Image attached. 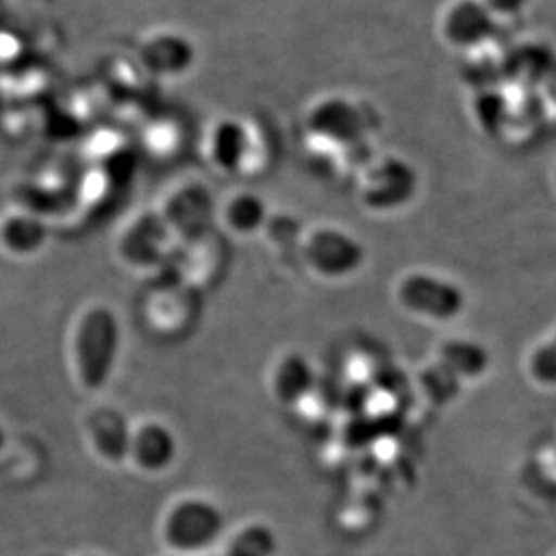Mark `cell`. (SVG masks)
I'll return each mask as SVG.
<instances>
[{
  "label": "cell",
  "instance_id": "obj_1",
  "mask_svg": "<svg viewBox=\"0 0 556 556\" xmlns=\"http://www.w3.org/2000/svg\"><path fill=\"white\" fill-rule=\"evenodd\" d=\"M160 536L168 555L210 556L225 541L226 517L214 501L185 495L163 511Z\"/></svg>",
  "mask_w": 556,
  "mask_h": 556
},
{
  "label": "cell",
  "instance_id": "obj_2",
  "mask_svg": "<svg viewBox=\"0 0 556 556\" xmlns=\"http://www.w3.org/2000/svg\"><path fill=\"white\" fill-rule=\"evenodd\" d=\"M122 351V321L108 305H94L81 315L75 334L78 380L89 391H102L113 376Z\"/></svg>",
  "mask_w": 556,
  "mask_h": 556
},
{
  "label": "cell",
  "instance_id": "obj_3",
  "mask_svg": "<svg viewBox=\"0 0 556 556\" xmlns=\"http://www.w3.org/2000/svg\"><path fill=\"white\" fill-rule=\"evenodd\" d=\"M307 268L324 280H345L364 268L367 252L359 239L334 226H320L302 241Z\"/></svg>",
  "mask_w": 556,
  "mask_h": 556
},
{
  "label": "cell",
  "instance_id": "obj_4",
  "mask_svg": "<svg viewBox=\"0 0 556 556\" xmlns=\"http://www.w3.org/2000/svg\"><path fill=\"white\" fill-rule=\"evenodd\" d=\"M396 299L408 313L441 321L454 320L466 304L457 283L422 271L407 274L397 282Z\"/></svg>",
  "mask_w": 556,
  "mask_h": 556
},
{
  "label": "cell",
  "instance_id": "obj_5",
  "mask_svg": "<svg viewBox=\"0 0 556 556\" xmlns=\"http://www.w3.org/2000/svg\"><path fill=\"white\" fill-rule=\"evenodd\" d=\"M417 192V174L410 163L387 157L370 168L362 188V201L375 212H394L413 201Z\"/></svg>",
  "mask_w": 556,
  "mask_h": 556
},
{
  "label": "cell",
  "instance_id": "obj_6",
  "mask_svg": "<svg viewBox=\"0 0 556 556\" xmlns=\"http://www.w3.org/2000/svg\"><path fill=\"white\" fill-rule=\"evenodd\" d=\"M179 439L166 422L147 421L132 428L129 459L144 473H163L176 465Z\"/></svg>",
  "mask_w": 556,
  "mask_h": 556
},
{
  "label": "cell",
  "instance_id": "obj_7",
  "mask_svg": "<svg viewBox=\"0 0 556 556\" xmlns=\"http://www.w3.org/2000/svg\"><path fill=\"white\" fill-rule=\"evenodd\" d=\"M311 132L338 144H354L365 132L364 116L345 98H326L307 118Z\"/></svg>",
  "mask_w": 556,
  "mask_h": 556
},
{
  "label": "cell",
  "instance_id": "obj_8",
  "mask_svg": "<svg viewBox=\"0 0 556 556\" xmlns=\"http://www.w3.org/2000/svg\"><path fill=\"white\" fill-rule=\"evenodd\" d=\"M315 386V365L299 351L282 354L269 375V391L282 407H296L309 396Z\"/></svg>",
  "mask_w": 556,
  "mask_h": 556
},
{
  "label": "cell",
  "instance_id": "obj_9",
  "mask_svg": "<svg viewBox=\"0 0 556 556\" xmlns=\"http://www.w3.org/2000/svg\"><path fill=\"white\" fill-rule=\"evenodd\" d=\"M444 37L457 48H471L492 31V11L479 0H459L443 22Z\"/></svg>",
  "mask_w": 556,
  "mask_h": 556
},
{
  "label": "cell",
  "instance_id": "obj_10",
  "mask_svg": "<svg viewBox=\"0 0 556 556\" xmlns=\"http://www.w3.org/2000/svg\"><path fill=\"white\" fill-rule=\"evenodd\" d=\"M143 62L152 73L161 76H179L193 64L192 43L179 35H160L143 48Z\"/></svg>",
  "mask_w": 556,
  "mask_h": 556
},
{
  "label": "cell",
  "instance_id": "obj_11",
  "mask_svg": "<svg viewBox=\"0 0 556 556\" xmlns=\"http://www.w3.org/2000/svg\"><path fill=\"white\" fill-rule=\"evenodd\" d=\"M250 152V136L244 125L236 119H225L215 125L210 136V157L214 165L226 174H236L247 163Z\"/></svg>",
  "mask_w": 556,
  "mask_h": 556
},
{
  "label": "cell",
  "instance_id": "obj_12",
  "mask_svg": "<svg viewBox=\"0 0 556 556\" xmlns=\"http://www.w3.org/2000/svg\"><path fill=\"white\" fill-rule=\"evenodd\" d=\"M89 432L102 457L111 463L129 459L132 428L127 425L122 414L114 410H98L89 421Z\"/></svg>",
  "mask_w": 556,
  "mask_h": 556
},
{
  "label": "cell",
  "instance_id": "obj_13",
  "mask_svg": "<svg viewBox=\"0 0 556 556\" xmlns=\"http://www.w3.org/2000/svg\"><path fill=\"white\" fill-rule=\"evenodd\" d=\"M223 217L226 226L241 237L255 236L271 220L268 203L255 192L236 193L226 203Z\"/></svg>",
  "mask_w": 556,
  "mask_h": 556
},
{
  "label": "cell",
  "instance_id": "obj_14",
  "mask_svg": "<svg viewBox=\"0 0 556 556\" xmlns=\"http://www.w3.org/2000/svg\"><path fill=\"white\" fill-rule=\"evenodd\" d=\"M439 365H443L455 380H470L484 375L490 365V354L481 343L471 340H452L439 351Z\"/></svg>",
  "mask_w": 556,
  "mask_h": 556
},
{
  "label": "cell",
  "instance_id": "obj_15",
  "mask_svg": "<svg viewBox=\"0 0 556 556\" xmlns=\"http://www.w3.org/2000/svg\"><path fill=\"white\" fill-rule=\"evenodd\" d=\"M219 556H275L277 536L268 525L250 522L239 528L233 535L220 542Z\"/></svg>",
  "mask_w": 556,
  "mask_h": 556
},
{
  "label": "cell",
  "instance_id": "obj_16",
  "mask_svg": "<svg viewBox=\"0 0 556 556\" xmlns=\"http://www.w3.org/2000/svg\"><path fill=\"white\" fill-rule=\"evenodd\" d=\"M421 383L428 397L432 402L439 403V405L452 402L460 391V381L455 380L454 376L450 375L448 370L439 364L432 365L422 375Z\"/></svg>",
  "mask_w": 556,
  "mask_h": 556
},
{
  "label": "cell",
  "instance_id": "obj_17",
  "mask_svg": "<svg viewBox=\"0 0 556 556\" xmlns=\"http://www.w3.org/2000/svg\"><path fill=\"white\" fill-rule=\"evenodd\" d=\"M4 239L11 248L27 252L40 247L43 241V226L38 220L15 217L8 220L4 230Z\"/></svg>",
  "mask_w": 556,
  "mask_h": 556
},
{
  "label": "cell",
  "instance_id": "obj_18",
  "mask_svg": "<svg viewBox=\"0 0 556 556\" xmlns=\"http://www.w3.org/2000/svg\"><path fill=\"white\" fill-rule=\"evenodd\" d=\"M531 370L536 380L544 383H556V338L552 343L536 351L531 359Z\"/></svg>",
  "mask_w": 556,
  "mask_h": 556
},
{
  "label": "cell",
  "instance_id": "obj_19",
  "mask_svg": "<svg viewBox=\"0 0 556 556\" xmlns=\"http://www.w3.org/2000/svg\"><path fill=\"white\" fill-rule=\"evenodd\" d=\"M481 2L490 11H497L501 15H511L522 10L528 0H481Z\"/></svg>",
  "mask_w": 556,
  "mask_h": 556
},
{
  "label": "cell",
  "instance_id": "obj_20",
  "mask_svg": "<svg viewBox=\"0 0 556 556\" xmlns=\"http://www.w3.org/2000/svg\"><path fill=\"white\" fill-rule=\"evenodd\" d=\"M2 441H4V435H2V430H0V446H2Z\"/></svg>",
  "mask_w": 556,
  "mask_h": 556
},
{
  "label": "cell",
  "instance_id": "obj_21",
  "mask_svg": "<svg viewBox=\"0 0 556 556\" xmlns=\"http://www.w3.org/2000/svg\"><path fill=\"white\" fill-rule=\"evenodd\" d=\"M163 556H179V555H168V553H165Z\"/></svg>",
  "mask_w": 556,
  "mask_h": 556
}]
</instances>
